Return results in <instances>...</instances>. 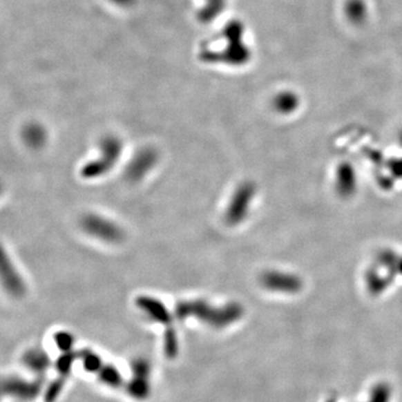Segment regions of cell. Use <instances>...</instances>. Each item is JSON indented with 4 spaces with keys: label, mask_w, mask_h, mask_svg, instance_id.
Returning a JSON list of instances; mask_svg holds the SVG:
<instances>
[{
    "label": "cell",
    "mask_w": 402,
    "mask_h": 402,
    "mask_svg": "<svg viewBox=\"0 0 402 402\" xmlns=\"http://www.w3.org/2000/svg\"><path fill=\"white\" fill-rule=\"evenodd\" d=\"M175 314L180 320L195 318L210 327L222 329L240 320L244 309L238 303H229L217 307L204 300H186L175 306Z\"/></svg>",
    "instance_id": "6da1fadb"
},
{
    "label": "cell",
    "mask_w": 402,
    "mask_h": 402,
    "mask_svg": "<svg viewBox=\"0 0 402 402\" xmlns=\"http://www.w3.org/2000/svg\"><path fill=\"white\" fill-rule=\"evenodd\" d=\"M122 153V142L119 137H106L101 142V155L95 160L85 164L82 169V177L94 179L102 177L111 171Z\"/></svg>",
    "instance_id": "7a4b0ae2"
},
{
    "label": "cell",
    "mask_w": 402,
    "mask_h": 402,
    "mask_svg": "<svg viewBox=\"0 0 402 402\" xmlns=\"http://www.w3.org/2000/svg\"><path fill=\"white\" fill-rule=\"evenodd\" d=\"M255 191L256 188L251 182H245L237 188L226 210L224 218L228 224L236 226L245 220L251 208V201L255 197Z\"/></svg>",
    "instance_id": "3957f363"
},
{
    "label": "cell",
    "mask_w": 402,
    "mask_h": 402,
    "mask_svg": "<svg viewBox=\"0 0 402 402\" xmlns=\"http://www.w3.org/2000/svg\"><path fill=\"white\" fill-rule=\"evenodd\" d=\"M82 227L90 236L110 244H117L124 238V233L119 226L97 215L85 216L82 220Z\"/></svg>",
    "instance_id": "277c9868"
},
{
    "label": "cell",
    "mask_w": 402,
    "mask_h": 402,
    "mask_svg": "<svg viewBox=\"0 0 402 402\" xmlns=\"http://www.w3.org/2000/svg\"><path fill=\"white\" fill-rule=\"evenodd\" d=\"M0 284L14 296H21L26 291L21 273L9 256L6 249L0 245Z\"/></svg>",
    "instance_id": "5b68a950"
},
{
    "label": "cell",
    "mask_w": 402,
    "mask_h": 402,
    "mask_svg": "<svg viewBox=\"0 0 402 402\" xmlns=\"http://www.w3.org/2000/svg\"><path fill=\"white\" fill-rule=\"evenodd\" d=\"M157 162V153L152 148H144L134 155L126 170L128 180L139 181L146 177Z\"/></svg>",
    "instance_id": "8992f818"
},
{
    "label": "cell",
    "mask_w": 402,
    "mask_h": 402,
    "mask_svg": "<svg viewBox=\"0 0 402 402\" xmlns=\"http://www.w3.org/2000/svg\"><path fill=\"white\" fill-rule=\"evenodd\" d=\"M260 282L265 289L282 293H293L298 291L300 286L298 277L283 271H266Z\"/></svg>",
    "instance_id": "52a82bcc"
},
{
    "label": "cell",
    "mask_w": 402,
    "mask_h": 402,
    "mask_svg": "<svg viewBox=\"0 0 402 402\" xmlns=\"http://www.w3.org/2000/svg\"><path fill=\"white\" fill-rule=\"evenodd\" d=\"M137 305L142 312L146 313L152 320L164 324L166 327H171L172 316L162 302L150 296H141L137 298Z\"/></svg>",
    "instance_id": "ba28073f"
},
{
    "label": "cell",
    "mask_w": 402,
    "mask_h": 402,
    "mask_svg": "<svg viewBox=\"0 0 402 402\" xmlns=\"http://www.w3.org/2000/svg\"><path fill=\"white\" fill-rule=\"evenodd\" d=\"M128 392L132 398L137 400H144L150 396L149 378H143V376H133L131 381L128 382L126 385Z\"/></svg>",
    "instance_id": "9c48e42d"
},
{
    "label": "cell",
    "mask_w": 402,
    "mask_h": 402,
    "mask_svg": "<svg viewBox=\"0 0 402 402\" xmlns=\"http://www.w3.org/2000/svg\"><path fill=\"white\" fill-rule=\"evenodd\" d=\"M99 378L102 383L111 387H119L122 385L123 376L117 367L112 365H104L99 371Z\"/></svg>",
    "instance_id": "30bf717a"
},
{
    "label": "cell",
    "mask_w": 402,
    "mask_h": 402,
    "mask_svg": "<svg viewBox=\"0 0 402 402\" xmlns=\"http://www.w3.org/2000/svg\"><path fill=\"white\" fill-rule=\"evenodd\" d=\"M23 140L34 149H38V148L44 146L45 141H46V133L41 126H35V124L27 126L23 131Z\"/></svg>",
    "instance_id": "8fae6325"
},
{
    "label": "cell",
    "mask_w": 402,
    "mask_h": 402,
    "mask_svg": "<svg viewBox=\"0 0 402 402\" xmlns=\"http://www.w3.org/2000/svg\"><path fill=\"white\" fill-rule=\"evenodd\" d=\"M275 108L280 113H291L298 106V99L293 93H283L275 99Z\"/></svg>",
    "instance_id": "7c38bea8"
},
{
    "label": "cell",
    "mask_w": 402,
    "mask_h": 402,
    "mask_svg": "<svg viewBox=\"0 0 402 402\" xmlns=\"http://www.w3.org/2000/svg\"><path fill=\"white\" fill-rule=\"evenodd\" d=\"M26 363L32 370L41 372V371L46 370L48 365H50V358L43 351H32L28 354Z\"/></svg>",
    "instance_id": "4fadbf2b"
},
{
    "label": "cell",
    "mask_w": 402,
    "mask_h": 402,
    "mask_svg": "<svg viewBox=\"0 0 402 402\" xmlns=\"http://www.w3.org/2000/svg\"><path fill=\"white\" fill-rule=\"evenodd\" d=\"M178 338L175 334V329L172 327H166L164 334V352L169 358H175L178 354Z\"/></svg>",
    "instance_id": "5bb4252c"
},
{
    "label": "cell",
    "mask_w": 402,
    "mask_h": 402,
    "mask_svg": "<svg viewBox=\"0 0 402 402\" xmlns=\"http://www.w3.org/2000/svg\"><path fill=\"white\" fill-rule=\"evenodd\" d=\"M83 365H84L85 370L90 373H99L101 367H103V362L99 356L90 350H85L82 352Z\"/></svg>",
    "instance_id": "9a60e30c"
},
{
    "label": "cell",
    "mask_w": 402,
    "mask_h": 402,
    "mask_svg": "<svg viewBox=\"0 0 402 402\" xmlns=\"http://www.w3.org/2000/svg\"><path fill=\"white\" fill-rule=\"evenodd\" d=\"M347 12L351 21L356 23L363 21L365 16V3H362L361 0H351L350 3H347Z\"/></svg>",
    "instance_id": "2e32d148"
},
{
    "label": "cell",
    "mask_w": 402,
    "mask_h": 402,
    "mask_svg": "<svg viewBox=\"0 0 402 402\" xmlns=\"http://www.w3.org/2000/svg\"><path fill=\"white\" fill-rule=\"evenodd\" d=\"M131 369L133 376H143V378H149L150 372H151V365L144 358L134 360Z\"/></svg>",
    "instance_id": "e0dca14e"
},
{
    "label": "cell",
    "mask_w": 402,
    "mask_h": 402,
    "mask_svg": "<svg viewBox=\"0 0 402 402\" xmlns=\"http://www.w3.org/2000/svg\"><path fill=\"white\" fill-rule=\"evenodd\" d=\"M77 356L74 354V353L65 352L64 356L59 358V361H57V369H59V372L63 374V376H66L70 373V369H72V365H73L74 361H75Z\"/></svg>",
    "instance_id": "ac0fdd59"
},
{
    "label": "cell",
    "mask_w": 402,
    "mask_h": 402,
    "mask_svg": "<svg viewBox=\"0 0 402 402\" xmlns=\"http://www.w3.org/2000/svg\"><path fill=\"white\" fill-rule=\"evenodd\" d=\"M56 344L59 347V350L64 352H70L73 347L74 338L73 335L68 332L57 333L55 336Z\"/></svg>",
    "instance_id": "d6986e66"
},
{
    "label": "cell",
    "mask_w": 402,
    "mask_h": 402,
    "mask_svg": "<svg viewBox=\"0 0 402 402\" xmlns=\"http://www.w3.org/2000/svg\"><path fill=\"white\" fill-rule=\"evenodd\" d=\"M63 385H64V381L56 382L55 385H52L50 390H48V394H47V399L50 400H50L55 399L56 396H59V392H61Z\"/></svg>",
    "instance_id": "ffe728a7"
}]
</instances>
